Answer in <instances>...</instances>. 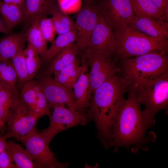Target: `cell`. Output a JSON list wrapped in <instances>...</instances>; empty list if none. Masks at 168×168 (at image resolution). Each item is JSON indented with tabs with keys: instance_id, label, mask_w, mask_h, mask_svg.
I'll return each mask as SVG.
<instances>
[{
	"instance_id": "cell-12",
	"label": "cell",
	"mask_w": 168,
	"mask_h": 168,
	"mask_svg": "<svg viewBox=\"0 0 168 168\" xmlns=\"http://www.w3.org/2000/svg\"><path fill=\"white\" fill-rule=\"evenodd\" d=\"M77 13L75 22L77 35L76 43L82 53L84 50L97 22L99 13L92 0L82 1V7Z\"/></svg>"
},
{
	"instance_id": "cell-28",
	"label": "cell",
	"mask_w": 168,
	"mask_h": 168,
	"mask_svg": "<svg viewBox=\"0 0 168 168\" xmlns=\"http://www.w3.org/2000/svg\"><path fill=\"white\" fill-rule=\"evenodd\" d=\"M0 80L13 88H16V73L11 59L0 61Z\"/></svg>"
},
{
	"instance_id": "cell-11",
	"label": "cell",
	"mask_w": 168,
	"mask_h": 168,
	"mask_svg": "<svg viewBox=\"0 0 168 168\" xmlns=\"http://www.w3.org/2000/svg\"><path fill=\"white\" fill-rule=\"evenodd\" d=\"M116 48L114 33L99 13L97 22L83 51L114 55Z\"/></svg>"
},
{
	"instance_id": "cell-35",
	"label": "cell",
	"mask_w": 168,
	"mask_h": 168,
	"mask_svg": "<svg viewBox=\"0 0 168 168\" xmlns=\"http://www.w3.org/2000/svg\"><path fill=\"white\" fill-rule=\"evenodd\" d=\"M162 12L166 20L168 21V0H150Z\"/></svg>"
},
{
	"instance_id": "cell-19",
	"label": "cell",
	"mask_w": 168,
	"mask_h": 168,
	"mask_svg": "<svg viewBox=\"0 0 168 168\" xmlns=\"http://www.w3.org/2000/svg\"><path fill=\"white\" fill-rule=\"evenodd\" d=\"M19 98L16 88L0 91V130L2 133L5 130L7 116Z\"/></svg>"
},
{
	"instance_id": "cell-16",
	"label": "cell",
	"mask_w": 168,
	"mask_h": 168,
	"mask_svg": "<svg viewBox=\"0 0 168 168\" xmlns=\"http://www.w3.org/2000/svg\"><path fill=\"white\" fill-rule=\"evenodd\" d=\"M25 30L0 38V61L11 59L25 49L27 41Z\"/></svg>"
},
{
	"instance_id": "cell-38",
	"label": "cell",
	"mask_w": 168,
	"mask_h": 168,
	"mask_svg": "<svg viewBox=\"0 0 168 168\" xmlns=\"http://www.w3.org/2000/svg\"><path fill=\"white\" fill-rule=\"evenodd\" d=\"M8 145L7 142L3 137L0 135V153L6 149H7Z\"/></svg>"
},
{
	"instance_id": "cell-8",
	"label": "cell",
	"mask_w": 168,
	"mask_h": 168,
	"mask_svg": "<svg viewBox=\"0 0 168 168\" xmlns=\"http://www.w3.org/2000/svg\"><path fill=\"white\" fill-rule=\"evenodd\" d=\"M25 147L26 150L37 168H65L67 162L62 163L56 158L50 149L49 143L35 130L17 139Z\"/></svg>"
},
{
	"instance_id": "cell-33",
	"label": "cell",
	"mask_w": 168,
	"mask_h": 168,
	"mask_svg": "<svg viewBox=\"0 0 168 168\" xmlns=\"http://www.w3.org/2000/svg\"><path fill=\"white\" fill-rule=\"evenodd\" d=\"M57 4L60 10L68 15L77 13L80 10L82 0H57Z\"/></svg>"
},
{
	"instance_id": "cell-32",
	"label": "cell",
	"mask_w": 168,
	"mask_h": 168,
	"mask_svg": "<svg viewBox=\"0 0 168 168\" xmlns=\"http://www.w3.org/2000/svg\"><path fill=\"white\" fill-rule=\"evenodd\" d=\"M40 31L46 42H52L54 39L57 32L51 18L45 17L39 22Z\"/></svg>"
},
{
	"instance_id": "cell-34",
	"label": "cell",
	"mask_w": 168,
	"mask_h": 168,
	"mask_svg": "<svg viewBox=\"0 0 168 168\" xmlns=\"http://www.w3.org/2000/svg\"><path fill=\"white\" fill-rule=\"evenodd\" d=\"M0 168H16L8 149H5L0 153Z\"/></svg>"
},
{
	"instance_id": "cell-25",
	"label": "cell",
	"mask_w": 168,
	"mask_h": 168,
	"mask_svg": "<svg viewBox=\"0 0 168 168\" xmlns=\"http://www.w3.org/2000/svg\"><path fill=\"white\" fill-rule=\"evenodd\" d=\"M8 149L16 168H35L32 160L25 149L13 140H8Z\"/></svg>"
},
{
	"instance_id": "cell-37",
	"label": "cell",
	"mask_w": 168,
	"mask_h": 168,
	"mask_svg": "<svg viewBox=\"0 0 168 168\" xmlns=\"http://www.w3.org/2000/svg\"><path fill=\"white\" fill-rule=\"evenodd\" d=\"M0 32L6 34L10 33V32L6 26L0 14Z\"/></svg>"
},
{
	"instance_id": "cell-27",
	"label": "cell",
	"mask_w": 168,
	"mask_h": 168,
	"mask_svg": "<svg viewBox=\"0 0 168 168\" xmlns=\"http://www.w3.org/2000/svg\"><path fill=\"white\" fill-rule=\"evenodd\" d=\"M24 52L29 81L32 80L35 75L40 67L42 61L38 51L28 44Z\"/></svg>"
},
{
	"instance_id": "cell-3",
	"label": "cell",
	"mask_w": 168,
	"mask_h": 168,
	"mask_svg": "<svg viewBox=\"0 0 168 168\" xmlns=\"http://www.w3.org/2000/svg\"><path fill=\"white\" fill-rule=\"evenodd\" d=\"M116 48L114 56L121 60L155 51L167 52V39L150 37L128 25L114 31Z\"/></svg>"
},
{
	"instance_id": "cell-1",
	"label": "cell",
	"mask_w": 168,
	"mask_h": 168,
	"mask_svg": "<svg viewBox=\"0 0 168 168\" xmlns=\"http://www.w3.org/2000/svg\"><path fill=\"white\" fill-rule=\"evenodd\" d=\"M128 85L115 74L108 78L92 93L87 114L96 124L97 135L105 149L111 147L110 132L116 115L125 99Z\"/></svg>"
},
{
	"instance_id": "cell-10",
	"label": "cell",
	"mask_w": 168,
	"mask_h": 168,
	"mask_svg": "<svg viewBox=\"0 0 168 168\" xmlns=\"http://www.w3.org/2000/svg\"><path fill=\"white\" fill-rule=\"evenodd\" d=\"M94 5L114 31L129 24L135 14L130 0H92Z\"/></svg>"
},
{
	"instance_id": "cell-30",
	"label": "cell",
	"mask_w": 168,
	"mask_h": 168,
	"mask_svg": "<svg viewBox=\"0 0 168 168\" xmlns=\"http://www.w3.org/2000/svg\"><path fill=\"white\" fill-rule=\"evenodd\" d=\"M36 82L32 80L23 85L20 95L21 100L33 111L35 108L36 96Z\"/></svg>"
},
{
	"instance_id": "cell-26",
	"label": "cell",
	"mask_w": 168,
	"mask_h": 168,
	"mask_svg": "<svg viewBox=\"0 0 168 168\" xmlns=\"http://www.w3.org/2000/svg\"><path fill=\"white\" fill-rule=\"evenodd\" d=\"M50 15L58 35L75 29V22L73 20L60 10L58 4L54 7Z\"/></svg>"
},
{
	"instance_id": "cell-23",
	"label": "cell",
	"mask_w": 168,
	"mask_h": 168,
	"mask_svg": "<svg viewBox=\"0 0 168 168\" xmlns=\"http://www.w3.org/2000/svg\"><path fill=\"white\" fill-rule=\"evenodd\" d=\"M40 20L39 19H35L30 23V26L25 33L28 44L38 51L42 60L48 49L47 42L40 29L39 22Z\"/></svg>"
},
{
	"instance_id": "cell-18",
	"label": "cell",
	"mask_w": 168,
	"mask_h": 168,
	"mask_svg": "<svg viewBox=\"0 0 168 168\" xmlns=\"http://www.w3.org/2000/svg\"><path fill=\"white\" fill-rule=\"evenodd\" d=\"M79 52L76 43L69 45L49 63L44 74L51 75L58 73L73 62Z\"/></svg>"
},
{
	"instance_id": "cell-2",
	"label": "cell",
	"mask_w": 168,
	"mask_h": 168,
	"mask_svg": "<svg viewBox=\"0 0 168 168\" xmlns=\"http://www.w3.org/2000/svg\"><path fill=\"white\" fill-rule=\"evenodd\" d=\"M128 91L127 99L116 115L110 132L111 147L114 152L124 147L136 153L138 150H147V144L153 142L154 133L147 135V130L153 126L143 116L141 105L137 101L135 94L131 89Z\"/></svg>"
},
{
	"instance_id": "cell-13",
	"label": "cell",
	"mask_w": 168,
	"mask_h": 168,
	"mask_svg": "<svg viewBox=\"0 0 168 168\" xmlns=\"http://www.w3.org/2000/svg\"><path fill=\"white\" fill-rule=\"evenodd\" d=\"M51 75L44 74L37 82L47 100L49 107L57 104L67 105L72 111L76 110L73 91L56 81Z\"/></svg>"
},
{
	"instance_id": "cell-4",
	"label": "cell",
	"mask_w": 168,
	"mask_h": 168,
	"mask_svg": "<svg viewBox=\"0 0 168 168\" xmlns=\"http://www.w3.org/2000/svg\"><path fill=\"white\" fill-rule=\"evenodd\" d=\"M140 105L145 106L142 111L147 120L152 126L156 114L162 109L168 112V71L153 79L139 81L129 86Z\"/></svg>"
},
{
	"instance_id": "cell-20",
	"label": "cell",
	"mask_w": 168,
	"mask_h": 168,
	"mask_svg": "<svg viewBox=\"0 0 168 168\" xmlns=\"http://www.w3.org/2000/svg\"><path fill=\"white\" fill-rule=\"evenodd\" d=\"M77 40L75 29L59 35L51 42L46 53L42 60V62L49 63L69 45L74 43Z\"/></svg>"
},
{
	"instance_id": "cell-17",
	"label": "cell",
	"mask_w": 168,
	"mask_h": 168,
	"mask_svg": "<svg viewBox=\"0 0 168 168\" xmlns=\"http://www.w3.org/2000/svg\"><path fill=\"white\" fill-rule=\"evenodd\" d=\"M57 4V0H25V20L30 24L35 19L47 17Z\"/></svg>"
},
{
	"instance_id": "cell-9",
	"label": "cell",
	"mask_w": 168,
	"mask_h": 168,
	"mask_svg": "<svg viewBox=\"0 0 168 168\" xmlns=\"http://www.w3.org/2000/svg\"><path fill=\"white\" fill-rule=\"evenodd\" d=\"M90 67L88 72V96L90 101L92 93L108 78L119 71L114 55L88 52L82 53Z\"/></svg>"
},
{
	"instance_id": "cell-36",
	"label": "cell",
	"mask_w": 168,
	"mask_h": 168,
	"mask_svg": "<svg viewBox=\"0 0 168 168\" xmlns=\"http://www.w3.org/2000/svg\"><path fill=\"white\" fill-rule=\"evenodd\" d=\"M5 2L14 4L18 5L22 12L24 7L25 0H2Z\"/></svg>"
},
{
	"instance_id": "cell-6",
	"label": "cell",
	"mask_w": 168,
	"mask_h": 168,
	"mask_svg": "<svg viewBox=\"0 0 168 168\" xmlns=\"http://www.w3.org/2000/svg\"><path fill=\"white\" fill-rule=\"evenodd\" d=\"M41 117L32 111L20 97L8 114L7 127L2 136L7 139L15 137L17 140L36 129L37 122Z\"/></svg>"
},
{
	"instance_id": "cell-7",
	"label": "cell",
	"mask_w": 168,
	"mask_h": 168,
	"mask_svg": "<svg viewBox=\"0 0 168 168\" xmlns=\"http://www.w3.org/2000/svg\"><path fill=\"white\" fill-rule=\"evenodd\" d=\"M51 109L49 126L39 133L49 143L58 133L73 126L86 125L89 120L84 111H72L63 104H56Z\"/></svg>"
},
{
	"instance_id": "cell-31",
	"label": "cell",
	"mask_w": 168,
	"mask_h": 168,
	"mask_svg": "<svg viewBox=\"0 0 168 168\" xmlns=\"http://www.w3.org/2000/svg\"><path fill=\"white\" fill-rule=\"evenodd\" d=\"M36 96L35 108L32 111L41 117L44 115L49 116L51 112L47 100L37 82L35 86Z\"/></svg>"
},
{
	"instance_id": "cell-29",
	"label": "cell",
	"mask_w": 168,
	"mask_h": 168,
	"mask_svg": "<svg viewBox=\"0 0 168 168\" xmlns=\"http://www.w3.org/2000/svg\"><path fill=\"white\" fill-rule=\"evenodd\" d=\"M11 59L17 74L18 82L22 86L28 81L24 50L18 53Z\"/></svg>"
},
{
	"instance_id": "cell-22",
	"label": "cell",
	"mask_w": 168,
	"mask_h": 168,
	"mask_svg": "<svg viewBox=\"0 0 168 168\" xmlns=\"http://www.w3.org/2000/svg\"><path fill=\"white\" fill-rule=\"evenodd\" d=\"M82 66L77 58L72 63L54 75V79L68 88L72 89L73 86L80 74Z\"/></svg>"
},
{
	"instance_id": "cell-24",
	"label": "cell",
	"mask_w": 168,
	"mask_h": 168,
	"mask_svg": "<svg viewBox=\"0 0 168 168\" xmlns=\"http://www.w3.org/2000/svg\"><path fill=\"white\" fill-rule=\"evenodd\" d=\"M134 14L138 16H147L168 22L162 11L150 0H130Z\"/></svg>"
},
{
	"instance_id": "cell-14",
	"label": "cell",
	"mask_w": 168,
	"mask_h": 168,
	"mask_svg": "<svg viewBox=\"0 0 168 168\" xmlns=\"http://www.w3.org/2000/svg\"><path fill=\"white\" fill-rule=\"evenodd\" d=\"M128 26L150 37L168 39V22L156 18L135 15L132 22Z\"/></svg>"
},
{
	"instance_id": "cell-15",
	"label": "cell",
	"mask_w": 168,
	"mask_h": 168,
	"mask_svg": "<svg viewBox=\"0 0 168 168\" xmlns=\"http://www.w3.org/2000/svg\"><path fill=\"white\" fill-rule=\"evenodd\" d=\"M82 68L72 89L75 96V105L76 110L84 111L89 107L90 100L88 96L89 87L88 65L85 57L82 55Z\"/></svg>"
},
{
	"instance_id": "cell-5",
	"label": "cell",
	"mask_w": 168,
	"mask_h": 168,
	"mask_svg": "<svg viewBox=\"0 0 168 168\" xmlns=\"http://www.w3.org/2000/svg\"><path fill=\"white\" fill-rule=\"evenodd\" d=\"M167 53L153 52L122 60L119 71L128 86L139 81L155 79L168 71Z\"/></svg>"
},
{
	"instance_id": "cell-39",
	"label": "cell",
	"mask_w": 168,
	"mask_h": 168,
	"mask_svg": "<svg viewBox=\"0 0 168 168\" xmlns=\"http://www.w3.org/2000/svg\"><path fill=\"white\" fill-rule=\"evenodd\" d=\"M11 88L12 87L9 85L0 80V91Z\"/></svg>"
},
{
	"instance_id": "cell-40",
	"label": "cell",
	"mask_w": 168,
	"mask_h": 168,
	"mask_svg": "<svg viewBox=\"0 0 168 168\" xmlns=\"http://www.w3.org/2000/svg\"><path fill=\"white\" fill-rule=\"evenodd\" d=\"M92 0H82V1H90Z\"/></svg>"
},
{
	"instance_id": "cell-21",
	"label": "cell",
	"mask_w": 168,
	"mask_h": 168,
	"mask_svg": "<svg viewBox=\"0 0 168 168\" xmlns=\"http://www.w3.org/2000/svg\"><path fill=\"white\" fill-rule=\"evenodd\" d=\"M0 14L8 30H11L25 20L23 12L17 5L0 0Z\"/></svg>"
}]
</instances>
